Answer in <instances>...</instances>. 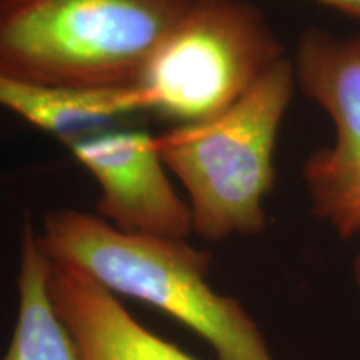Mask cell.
Wrapping results in <instances>:
<instances>
[{"label": "cell", "mask_w": 360, "mask_h": 360, "mask_svg": "<svg viewBox=\"0 0 360 360\" xmlns=\"http://www.w3.org/2000/svg\"><path fill=\"white\" fill-rule=\"evenodd\" d=\"M39 238L52 262L162 310L200 335L219 360H277L244 305L210 285V252L187 238L122 232L77 209L49 212Z\"/></svg>", "instance_id": "cell-1"}, {"label": "cell", "mask_w": 360, "mask_h": 360, "mask_svg": "<svg viewBox=\"0 0 360 360\" xmlns=\"http://www.w3.org/2000/svg\"><path fill=\"white\" fill-rule=\"evenodd\" d=\"M191 0H0V72L70 90L137 87Z\"/></svg>", "instance_id": "cell-2"}, {"label": "cell", "mask_w": 360, "mask_h": 360, "mask_svg": "<svg viewBox=\"0 0 360 360\" xmlns=\"http://www.w3.org/2000/svg\"><path fill=\"white\" fill-rule=\"evenodd\" d=\"M295 87L294 62L285 57L222 114L157 135L165 165L187 193L193 233L200 238L222 242L265 229L278 130Z\"/></svg>", "instance_id": "cell-3"}, {"label": "cell", "mask_w": 360, "mask_h": 360, "mask_svg": "<svg viewBox=\"0 0 360 360\" xmlns=\"http://www.w3.org/2000/svg\"><path fill=\"white\" fill-rule=\"evenodd\" d=\"M283 56L267 20L245 0H191L137 82L146 112L170 124L214 119Z\"/></svg>", "instance_id": "cell-4"}, {"label": "cell", "mask_w": 360, "mask_h": 360, "mask_svg": "<svg viewBox=\"0 0 360 360\" xmlns=\"http://www.w3.org/2000/svg\"><path fill=\"white\" fill-rule=\"evenodd\" d=\"M297 85L335 125L330 147L304 164L312 212L342 238L360 233V34L307 30L294 60Z\"/></svg>", "instance_id": "cell-5"}, {"label": "cell", "mask_w": 360, "mask_h": 360, "mask_svg": "<svg viewBox=\"0 0 360 360\" xmlns=\"http://www.w3.org/2000/svg\"><path fill=\"white\" fill-rule=\"evenodd\" d=\"M98 187V217L139 236L187 238V200L175 191L157 135L120 129L90 132L67 143Z\"/></svg>", "instance_id": "cell-6"}, {"label": "cell", "mask_w": 360, "mask_h": 360, "mask_svg": "<svg viewBox=\"0 0 360 360\" xmlns=\"http://www.w3.org/2000/svg\"><path fill=\"white\" fill-rule=\"evenodd\" d=\"M51 294L82 360H199L157 335L96 281L52 262Z\"/></svg>", "instance_id": "cell-7"}, {"label": "cell", "mask_w": 360, "mask_h": 360, "mask_svg": "<svg viewBox=\"0 0 360 360\" xmlns=\"http://www.w3.org/2000/svg\"><path fill=\"white\" fill-rule=\"evenodd\" d=\"M0 105L32 127L69 143L90 130L143 114L137 87L122 90H70L0 72Z\"/></svg>", "instance_id": "cell-8"}, {"label": "cell", "mask_w": 360, "mask_h": 360, "mask_svg": "<svg viewBox=\"0 0 360 360\" xmlns=\"http://www.w3.org/2000/svg\"><path fill=\"white\" fill-rule=\"evenodd\" d=\"M51 272L52 260L45 254L39 233L27 222L17 276V321L2 360H82L69 327L53 304Z\"/></svg>", "instance_id": "cell-9"}, {"label": "cell", "mask_w": 360, "mask_h": 360, "mask_svg": "<svg viewBox=\"0 0 360 360\" xmlns=\"http://www.w3.org/2000/svg\"><path fill=\"white\" fill-rule=\"evenodd\" d=\"M317 2L326 4L334 8H339L342 12L352 13V15L360 17V0H317Z\"/></svg>", "instance_id": "cell-10"}, {"label": "cell", "mask_w": 360, "mask_h": 360, "mask_svg": "<svg viewBox=\"0 0 360 360\" xmlns=\"http://www.w3.org/2000/svg\"><path fill=\"white\" fill-rule=\"evenodd\" d=\"M355 278H357L359 289H360V254H359L357 260H355Z\"/></svg>", "instance_id": "cell-11"}]
</instances>
